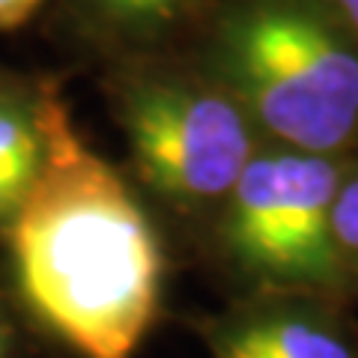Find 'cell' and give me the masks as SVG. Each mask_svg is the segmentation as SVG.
I'll list each match as a JSON object with an SVG mask.
<instances>
[{
	"instance_id": "obj_1",
	"label": "cell",
	"mask_w": 358,
	"mask_h": 358,
	"mask_svg": "<svg viewBox=\"0 0 358 358\" xmlns=\"http://www.w3.org/2000/svg\"><path fill=\"white\" fill-rule=\"evenodd\" d=\"M30 313L78 358H134L162 308L164 254L117 167L45 93V159L6 224Z\"/></svg>"
},
{
	"instance_id": "obj_2",
	"label": "cell",
	"mask_w": 358,
	"mask_h": 358,
	"mask_svg": "<svg viewBox=\"0 0 358 358\" xmlns=\"http://www.w3.org/2000/svg\"><path fill=\"white\" fill-rule=\"evenodd\" d=\"M215 60L263 143L355 155L358 36L329 0H245L224 18Z\"/></svg>"
},
{
	"instance_id": "obj_3",
	"label": "cell",
	"mask_w": 358,
	"mask_h": 358,
	"mask_svg": "<svg viewBox=\"0 0 358 358\" xmlns=\"http://www.w3.org/2000/svg\"><path fill=\"white\" fill-rule=\"evenodd\" d=\"M352 155L263 143L218 212V242L251 296H352L334 242V200Z\"/></svg>"
},
{
	"instance_id": "obj_4",
	"label": "cell",
	"mask_w": 358,
	"mask_h": 358,
	"mask_svg": "<svg viewBox=\"0 0 358 358\" xmlns=\"http://www.w3.org/2000/svg\"><path fill=\"white\" fill-rule=\"evenodd\" d=\"M134 173L182 215L221 212L263 138L227 90L185 78H134L120 93Z\"/></svg>"
},
{
	"instance_id": "obj_5",
	"label": "cell",
	"mask_w": 358,
	"mask_h": 358,
	"mask_svg": "<svg viewBox=\"0 0 358 358\" xmlns=\"http://www.w3.org/2000/svg\"><path fill=\"white\" fill-rule=\"evenodd\" d=\"M341 301L251 296L209 322L212 358H358V326Z\"/></svg>"
},
{
	"instance_id": "obj_6",
	"label": "cell",
	"mask_w": 358,
	"mask_h": 358,
	"mask_svg": "<svg viewBox=\"0 0 358 358\" xmlns=\"http://www.w3.org/2000/svg\"><path fill=\"white\" fill-rule=\"evenodd\" d=\"M45 159V93L0 90V227H6Z\"/></svg>"
},
{
	"instance_id": "obj_7",
	"label": "cell",
	"mask_w": 358,
	"mask_h": 358,
	"mask_svg": "<svg viewBox=\"0 0 358 358\" xmlns=\"http://www.w3.org/2000/svg\"><path fill=\"white\" fill-rule=\"evenodd\" d=\"M105 24L122 33H152L182 13L188 0H87Z\"/></svg>"
},
{
	"instance_id": "obj_8",
	"label": "cell",
	"mask_w": 358,
	"mask_h": 358,
	"mask_svg": "<svg viewBox=\"0 0 358 358\" xmlns=\"http://www.w3.org/2000/svg\"><path fill=\"white\" fill-rule=\"evenodd\" d=\"M334 242L350 281L352 296H358V152L346 162V171L334 200Z\"/></svg>"
},
{
	"instance_id": "obj_9",
	"label": "cell",
	"mask_w": 358,
	"mask_h": 358,
	"mask_svg": "<svg viewBox=\"0 0 358 358\" xmlns=\"http://www.w3.org/2000/svg\"><path fill=\"white\" fill-rule=\"evenodd\" d=\"M39 3L42 0H0V30L21 27L39 9Z\"/></svg>"
},
{
	"instance_id": "obj_10",
	"label": "cell",
	"mask_w": 358,
	"mask_h": 358,
	"mask_svg": "<svg viewBox=\"0 0 358 358\" xmlns=\"http://www.w3.org/2000/svg\"><path fill=\"white\" fill-rule=\"evenodd\" d=\"M329 6L338 13V18L358 36V0H329Z\"/></svg>"
},
{
	"instance_id": "obj_11",
	"label": "cell",
	"mask_w": 358,
	"mask_h": 358,
	"mask_svg": "<svg viewBox=\"0 0 358 358\" xmlns=\"http://www.w3.org/2000/svg\"><path fill=\"white\" fill-rule=\"evenodd\" d=\"M0 358H9V329L3 320H0Z\"/></svg>"
}]
</instances>
